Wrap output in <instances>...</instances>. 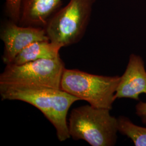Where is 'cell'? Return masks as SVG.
<instances>
[{
	"mask_svg": "<svg viewBox=\"0 0 146 146\" xmlns=\"http://www.w3.org/2000/svg\"><path fill=\"white\" fill-rule=\"evenodd\" d=\"M120 76H107L78 69H64L61 89L88 102L92 106L111 110Z\"/></svg>",
	"mask_w": 146,
	"mask_h": 146,
	"instance_id": "3",
	"label": "cell"
},
{
	"mask_svg": "<svg viewBox=\"0 0 146 146\" xmlns=\"http://www.w3.org/2000/svg\"><path fill=\"white\" fill-rule=\"evenodd\" d=\"M118 130L127 136L135 146H146V127L136 125L128 118L120 116L117 119Z\"/></svg>",
	"mask_w": 146,
	"mask_h": 146,
	"instance_id": "10",
	"label": "cell"
},
{
	"mask_svg": "<svg viewBox=\"0 0 146 146\" xmlns=\"http://www.w3.org/2000/svg\"><path fill=\"white\" fill-rule=\"evenodd\" d=\"M22 0H5V10L10 20L19 24Z\"/></svg>",
	"mask_w": 146,
	"mask_h": 146,
	"instance_id": "11",
	"label": "cell"
},
{
	"mask_svg": "<svg viewBox=\"0 0 146 146\" xmlns=\"http://www.w3.org/2000/svg\"><path fill=\"white\" fill-rule=\"evenodd\" d=\"M110 110L90 104L74 108L68 122L70 137L75 140L86 141L92 146L115 145L118 121L110 115Z\"/></svg>",
	"mask_w": 146,
	"mask_h": 146,
	"instance_id": "2",
	"label": "cell"
},
{
	"mask_svg": "<svg viewBox=\"0 0 146 146\" xmlns=\"http://www.w3.org/2000/svg\"><path fill=\"white\" fill-rule=\"evenodd\" d=\"M136 113L141 117L143 123L146 124V102L141 101L136 104Z\"/></svg>",
	"mask_w": 146,
	"mask_h": 146,
	"instance_id": "12",
	"label": "cell"
},
{
	"mask_svg": "<svg viewBox=\"0 0 146 146\" xmlns=\"http://www.w3.org/2000/svg\"><path fill=\"white\" fill-rule=\"evenodd\" d=\"M146 94V71L144 61L140 56H129L125 73L120 76L115 99L128 98L139 100V95Z\"/></svg>",
	"mask_w": 146,
	"mask_h": 146,
	"instance_id": "7",
	"label": "cell"
},
{
	"mask_svg": "<svg viewBox=\"0 0 146 146\" xmlns=\"http://www.w3.org/2000/svg\"><path fill=\"white\" fill-rule=\"evenodd\" d=\"M96 0H70L50 19L44 28L50 42L62 47L80 42L88 27Z\"/></svg>",
	"mask_w": 146,
	"mask_h": 146,
	"instance_id": "4",
	"label": "cell"
},
{
	"mask_svg": "<svg viewBox=\"0 0 146 146\" xmlns=\"http://www.w3.org/2000/svg\"><path fill=\"white\" fill-rule=\"evenodd\" d=\"M64 69L60 57L19 65L9 64L0 75V84L25 88L61 89Z\"/></svg>",
	"mask_w": 146,
	"mask_h": 146,
	"instance_id": "5",
	"label": "cell"
},
{
	"mask_svg": "<svg viewBox=\"0 0 146 146\" xmlns=\"http://www.w3.org/2000/svg\"><path fill=\"white\" fill-rule=\"evenodd\" d=\"M3 100H18L40 110L52 124L61 142L70 138L67 115L72 105L80 99L61 89L25 88L0 84Z\"/></svg>",
	"mask_w": 146,
	"mask_h": 146,
	"instance_id": "1",
	"label": "cell"
},
{
	"mask_svg": "<svg viewBox=\"0 0 146 146\" xmlns=\"http://www.w3.org/2000/svg\"><path fill=\"white\" fill-rule=\"evenodd\" d=\"M0 37L5 44L2 58L6 65L12 63L19 53L31 43L49 40L44 28L22 26L11 20L2 27Z\"/></svg>",
	"mask_w": 146,
	"mask_h": 146,
	"instance_id": "6",
	"label": "cell"
},
{
	"mask_svg": "<svg viewBox=\"0 0 146 146\" xmlns=\"http://www.w3.org/2000/svg\"><path fill=\"white\" fill-rule=\"evenodd\" d=\"M62 0H22L19 25L44 28Z\"/></svg>",
	"mask_w": 146,
	"mask_h": 146,
	"instance_id": "8",
	"label": "cell"
},
{
	"mask_svg": "<svg viewBox=\"0 0 146 146\" xmlns=\"http://www.w3.org/2000/svg\"><path fill=\"white\" fill-rule=\"evenodd\" d=\"M61 48L49 40L33 42L19 53L12 64L19 65L41 59L56 58L60 57Z\"/></svg>",
	"mask_w": 146,
	"mask_h": 146,
	"instance_id": "9",
	"label": "cell"
}]
</instances>
